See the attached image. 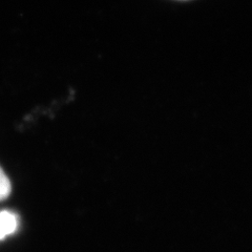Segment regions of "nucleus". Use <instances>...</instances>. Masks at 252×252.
<instances>
[{
    "mask_svg": "<svg viewBox=\"0 0 252 252\" xmlns=\"http://www.w3.org/2000/svg\"><path fill=\"white\" fill-rule=\"evenodd\" d=\"M11 182L3 169L0 167V201H4L11 194Z\"/></svg>",
    "mask_w": 252,
    "mask_h": 252,
    "instance_id": "obj_2",
    "label": "nucleus"
},
{
    "mask_svg": "<svg viewBox=\"0 0 252 252\" xmlns=\"http://www.w3.org/2000/svg\"><path fill=\"white\" fill-rule=\"evenodd\" d=\"M18 227V218L11 211L0 212V240L14 233Z\"/></svg>",
    "mask_w": 252,
    "mask_h": 252,
    "instance_id": "obj_1",
    "label": "nucleus"
}]
</instances>
